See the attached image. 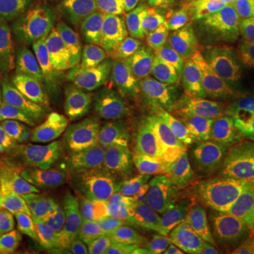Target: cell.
<instances>
[{"mask_svg":"<svg viewBox=\"0 0 254 254\" xmlns=\"http://www.w3.org/2000/svg\"><path fill=\"white\" fill-rule=\"evenodd\" d=\"M247 11H249V23L254 24V0H247Z\"/></svg>","mask_w":254,"mask_h":254,"instance_id":"26","label":"cell"},{"mask_svg":"<svg viewBox=\"0 0 254 254\" xmlns=\"http://www.w3.org/2000/svg\"><path fill=\"white\" fill-rule=\"evenodd\" d=\"M185 190L151 170H137L128 185V225L138 239L168 233L178 223Z\"/></svg>","mask_w":254,"mask_h":254,"instance_id":"5","label":"cell"},{"mask_svg":"<svg viewBox=\"0 0 254 254\" xmlns=\"http://www.w3.org/2000/svg\"><path fill=\"white\" fill-rule=\"evenodd\" d=\"M61 0H0V40L18 43L53 20Z\"/></svg>","mask_w":254,"mask_h":254,"instance_id":"14","label":"cell"},{"mask_svg":"<svg viewBox=\"0 0 254 254\" xmlns=\"http://www.w3.org/2000/svg\"><path fill=\"white\" fill-rule=\"evenodd\" d=\"M113 60L119 71L134 92L145 113L147 123L151 130L158 127L163 118L164 93L163 82L158 71L151 63L127 43H119L113 50Z\"/></svg>","mask_w":254,"mask_h":254,"instance_id":"13","label":"cell"},{"mask_svg":"<svg viewBox=\"0 0 254 254\" xmlns=\"http://www.w3.org/2000/svg\"><path fill=\"white\" fill-rule=\"evenodd\" d=\"M3 250L6 254H50L44 245L34 242V240H24V239H14L3 242Z\"/></svg>","mask_w":254,"mask_h":254,"instance_id":"23","label":"cell"},{"mask_svg":"<svg viewBox=\"0 0 254 254\" xmlns=\"http://www.w3.org/2000/svg\"><path fill=\"white\" fill-rule=\"evenodd\" d=\"M252 122H253V125H254V118H252Z\"/></svg>","mask_w":254,"mask_h":254,"instance_id":"29","label":"cell"},{"mask_svg":"<svg viewBox=\"0 0 254 254\" xmlns=\"http://www.w3.org/2000/svg\"><path fill=\"white\" fill-rule=\"evenodd\" d=\"M31 133L27 85L18 53L0 40V144L13 147Z\"/></svg>","mask_w":254,"mask_h":254,"instance_id":"10","label":"cell"},{"mask_svg":"<svg viewBox=\"0 0 254 254\" xmlns=\"http://www.w3.org/2000/svg\"><path fill=\"white\" fill-rule=\"evenodd\" d=\"M50 254H55V253H53V252H50Z\"/></svg>","mask_w":254,"mask_h":254,"instance_id":"30","label":"cell"},{"mask_svg":"<svg viewBox=\"0 0 254 254\" xmlns=\"http://www.w3.org/2000/svg\"><path fill=\"white\" fill-rule=\"evenodd\" d=\"M3 190L4 203L34 215L69 242L83 237L91 229L89 213L58 199L13 158L6 160L3 167Z\"/></svg>","mask_w":254,"mask_h":254,"instance_id":"4","label":"cell"},{"mask_svg":"<svg viewBox=\"0 0 254 254\" xmlns=\"http://www.w3.org/2000/svg\"><path fill=\"white\" fill-rule=\"evenodd\" d=\"M227 120L215 113L205 125L185 136H165L158 127L133 148L137 161L173 182H185L206 171L220 151Z\"/></svg>","mask_w":254,"mask_h":254,"instance_id":"2","label":"cell"},{"mask_svg":"<svg viewBox=\"0 0 254 254\" xmlns=\"http://www.w3.org/2000/svg\"><path fill=\"white\" fill-rule=\"evenodd\" d=\"M91 76H85L65 88V96L76 127L81 133L86 151L91 155H102L108 137L100 120V112L92 89Z\"/></svg>","mask_w":254,"mask_h":254,"instance_id":"17","label":"cell"},{"mask_svg":"<svg viewBox=\"0 0 254 254\" xmlns=\"http://www.w3.org/2000/svg\"><path fill=\"white\" fill-rule=\"evenodd\" d=\"M136 254H202V252L198 237L190 233H182L145 247Z\"/></svg>","mask_w":254,"mask_h":254,"instance_id":"22","label":"cell"},{"mask_svg":"<svg viewBox=\"0 0 254 254\" xmlns=\"http://www.w3.org/2000/svg\"><path fill=\"white\" fill-rule=\"evenodd\" d=\"M219 113L226 120L254 118V73L237 88Z\"/></svg>","mask_w":254,"mask_h":254,"instance_id":"21","label":"cell"},{"mask_svg":"<svg viewBox=\"0 0 254 254\" xmlns=\"http://www.w3.org/2000/svg\"><path fill=\"white\" fill-rule=\"evenodd\" d=\"M209 33V26L192 20L161 46L163 72L173 86L200 91Z\"/></svg>","mask_w":254,"mask_h":254,"instance_id":"11","label":"cell"},{"mask_svg":"<svg viewBox=\"0 0 254 254\" xmlns=\"http://www.w3.org/2000/svg\"><path fill=\"white\" fill-rule=\"evenodd\" d=\"M253 73L254 57L250 41L237 30L210 28L200 91L216 112Z\"/></svg>","mask_w":254,"mask_h":254,"instance_id":"6","label":"cell"},{"mask_svg":"<svg viewBox=\"0 0 254 254\" xmlns=\"http://www.w3.org/2000/svg\"><path fill=\"white\" fill-rule=\"evenodd\" d=\"M24 167L58 199L86 213L98 212V198L82 164L69 155L46 148H33L24 157Z\"/></svg>","mask_w":254,"mask_h":254,"instance_id":"9","label":"cell"},{"mask_svg":"<svg viewBox=\"0 0 254 254\" xmlns=\"http://www.w3.org/2000/svg\"><path fill=\"white\" fill-rule=\"evenodd\" d=\"M91 85L109 141H127L151 131L134 92L119 71L113 57H106L92 75Z\"/></svg>","mask_w":254,"mask_h":254,"instance_id":"7","label":"cell"},{"mask_svg":"<svg viewBox=\"0 0 254 254\" xmlns=\"http://www.w3.org/2000/svg\"><path fill=\"white\" fill-rule=\"evenodd\" d=\"M202 254H254L253 247L240 239L225 240L222 243L210 246Z\"/></svg>","mask_w":254,"mask_h":254,"instance_id":"24","label":"cell"},{"mask_svg":"<svg viewBox=\"0 0 254 254\" xmlns=\"http://www.w3.org/2000/svg\"><path fill=\"white\" fill-rule=\"evenodd\" d=\"M250 47H252V51H253L254 57V28L252 30V34H250Z\"/></svg>","mask_w":254,"mask_h":254,"instance_id":"27","label":"cell"},{"mask_svg":"<svg viewBox=\"0 0 254 254\" xmlns=\"http://www.w3.org/2000/svg\"><path fill=\"white\" fill-rule=\"evenodd\" d=\"M0 254H6L4 253V250H3V247H0Z\"/></svg>","mask_w":254,"mask_h":254,"instance_id":"28","label":"cell"},{"mask_svg":"<svg viewBox=\"0 0 254 254\" xmlns=\"http://www.w3.org/2000/svg\"><path fill=\"white\" fill-rule=\"evenodd\" d=\"M119 18L136 43L150 54L193 17L192 0H120Z\"/></svg>","mask_w":254,"mask_h":254,"instance_id":"8","label":"cell"},{"mask_svg":"<svg viewBox=\"0 0 254 254\" xmlns=\"http://www.w3.org/2000/svg\"><path fill=\"white\" fill-rule=\"evenodd\" d=\"M109 41L103 17L79 10L58 20L28 46V66L41 83L65 89L95 73L108 57Z\"/></svg>","mask_w":254,"mask_h":254,"instance_id":"1","label":"cell"},{"mask_svg":"<svg viewBox=\"0 0 254 254\" xmlns=\"http://www.w3.org/2000/svg\"><path fill=\"white\" fill-rule=\"evenodd\" d=\"M188 219L202 236L243 239L254 232V206L239 184L206 175L188 195Z\"/></svg>","mask_w":254,"mask_h":254,"instance_id":"3","label":"cell"},{"mask_svg":"<svg viewBox=\"0 0 254 254\" xmlns=\"http://www.w3.org/2000/svg\"><path fill=\"white\" fill-rule=\"evenodd\" d=\"M215 113L216 109L203 93L174 86L164 100L163 126L158 128L165 136H185L196 131Z\"/></svg>","mask_w":254,"mask_h":254,"instance_id":"15","label":"cell"},{"mask_svg":"<svg viewBox=\"0 0 254 254\" xmlns=\"http://www.w3.org/2000/svg\"><path fill=\"white\" fill-rule=\"evenodd\" d=\"M136 240L130 232L115 225H103L89 243L72 254H134Z\"/></svg>","mask_w":254,"mask_h":254,"instance_id":"20","label":"cell"},{"mask_svg":"<svg viewBox=\"0 0 254 254\" xmlns=\"http://www.w3.org/2000/svg\"><path fill=\"white\" fill-rule=\"evenodd\" d=\"M14 239L34 240L61 253L71 250V242L47 226L43 220L4 203L0 209V243Z\"/></svg>","mask_w":254,"mask_h":254,"instance_id":"18","label":"cell"},{"mask_svg":"<svg viewBox=\"0 0 254 254\" xmlns=\"http://www.w3.org/2000/svg\"><path fill=\"white\" fill-rule=\"evenodd\" d=\"M31 145L69 155L75 161H88V151L71 110L55 96L37 100L31 116Z\"/></svg>","mask_w":254,"mask_h":254,"instance_id":"12","label":"cell"},{"mask_svg":"<svg viewBox=\"0 0 254 254\" xmlns=\"http://www.w3.org/2000/svg\"><path fill=\"white\" fill-rule=\"evenodd\" d=\"M193 17L210 28L240 30L249 23L247 0H192Z\"/></svg>","mask_w":254,"mask_h":254,"instance_id":"19","label":"cell"},{"mask_svg":"<svg viewBox=\"0 0 254 254\" xmlns=\"http://www.w3.org/2000/svg\"><path fill=\"white\" fill-rule=\"evenodd\" d=\"M4 205V190H3V167H1V160H0V209Z\"/></svg>","mask_w":254,"mask_h":254,"instance_id":"25","label":"cell"},{"mask_svg":"<svg viewBox=\"0 0 254 254\" xmlns=\"http://www.w3.org/2000/svg\"><path fill=\"white\" fill-rule=\"evenodd\" d=\"M220 155L242 190L254 195V125L252 119L227 120Z\"/></svg>","mask_w":254,"mask_h":254,"instance_id":"16","label":"cell"}]
</instances>
